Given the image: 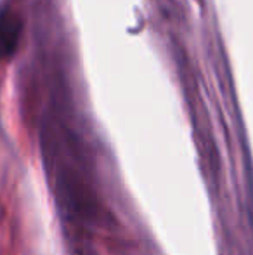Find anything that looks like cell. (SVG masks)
Here are the masks:
<instances>
[{
  "mask_svg": "<svg viewBox=\"0 0 253 255\" xmlns=\"http://www.w3.org/2000/svg\"><path fill=\"white\" fill-rule=\"evenodd\" d=\"M23 31L19 16L10 9L0 12V61L10 57L17 49Z\"/></svg>",
  "mask_w": 253,
  "mask_h": 255,
  "instance_id": "6da1fadb",
  "label": "cell"
}]
</instances>
